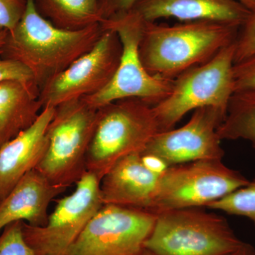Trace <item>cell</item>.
Wrapping results in <instances>:
<instances>
[{"label":"cell","mask_w":255,"mask_h":255,"mask_svg":"<svg viewBox=\"0 0 255 255\" xmlns=\"http://www.w3.org/2000/svg\"><path fill=\"white\" fill-rule=\"evenodd\" d=\"M157 214L104 204L67 255H133L144 248Z\"/></svg>","instance_id":"obj_10"},{"label":"cell","mask_w":255,"mask_h":255,"mask_svg":"<svg viewBox=\"0 0 255 255\" xmlns=\"http://www.w3.org/2000/svg\"><path fill=\"white\" fill-rule=\"evenodd\" d=\"M42 110L34 80L0 82V147L31 127Z\"/></svg>","instance_id":"obj_17"},{"label":"cell","mask_w":255,"mask_h":255,"mask_svg":"<svg viewBox=\"0 0 255 255\" xmlns=\"http://www.w3.org/2000/svg\"><path fill=\"white\" fill-rule=\"evenodd\" d=\"M221 140H248L255 149V90L236 92L217 130Z\"/></svg>","instance_id":"obj_19"},{"label":"cell","mask_w":255,"mask_h":255,"mask_svg":"<svg viewBox=\"0 0 255 255\" xmlns=\"http://www.w3.org/2000/svg\"><path fill=\"white\" fill-rule=\"evenodd\" d=\"M103 31L101 23L79 30L58 27L38 12L34 0H27L22 17L8 32L4 58L27 68L41 89L90 51Z\"/></svg>","instance_id":"obj_1"},{"label":"cell","mask_w":255,"mask_h":255,"mask_svg":"<svg viewBox=\"0 0 255 255\" xmlns=\"http://www.w3.org/2000/svg\"><path fill=\"white\" fill-rule=\"evenodd\" d=\"M65 189L53 185L36 169L30 171L0 201V233L11 223L24 222L43 226L48 218V208Z\"/></svg>","instance_id":"obj_16"},{"label":"cell","mask_w":255,"mask_h":255,"mask_svg":"<svg viewBox=\"0 0 255 255\" xmlns=\"http://www.w3.org/2000/svg\"><path fill=\"white\" fill-rule=\"evenodd\" d=\"M243 243L224 217L190 208L157 214L144 248L157 255H229Z\"/></svg>","instance_id":"obj_4"},{"label":"cell","mask_w":255,"mask_h":255,"mask_svg":"<svg viewBox=\"0 0 255 255\" xmlns=\"http://www.w3.org/2000/svg\"><path fill=\"white\" fill-rule=\"evenodd\" d=\"M249 182L239 171L227 167L222 159H202L170 166L160 174L149 211L157 215L172 210L207 207Z\"/></svg>","instance_id":"obj_8"},{"label":"cell","mask_w":255,"mask_h":255,"mask_svg":"<svg viewBox=\"0 0 255 255\" xmlns=\"http://www.w3.org/2000/svg\"><path fill=\"white\" fill-rule=\"evenodd\" d=\"M27 0H0V29L11 31L22 17Z\"/></svg>","instance_id":"obj_25"},{"label":"cell","mask_w":255,"mask_h":255,"mask_svg":"<svg viewBox=\"0 0 255 255\" xmlns=\"http://www.w3.org/2000/svg\"><path fill=\"white\" fill-rule=\"evenodd\" d=\"M100 178L87 172L75 190L57 200L43 226L23 222V233L36 255H67L87 223L104 205Z\"/></svg>","instance_id":"obj_9"},{"label":"cell","mask_w":255,"mask_h":255,"mask_svg":"<svg viewBox=\"0 0 255 255\" xmlns=\"http://www.w3.org/2000/svg\"><path fill=\"white\" fill-rule=\"evenodd\" d=\"M8 32L6 29H0V82L7 80H34L29 70L21 64L4 58Z\"/></svg>","instance_id":"obj_23"},{"label":"cell","mask_w":255,"mask_h":255,"mask_svg":"<svg viewBox=\"0 0 255 255\" xmlns=\"http://www.w3.org/2000/svg\"><path fill=\"white\" fill-rule=\"evenodd\" d=\"M226 116V112L216 107L197 109L185 125L157 132L140 154L155 156L167 167L202 159H223L225 151L217 130Z\"/></svg>","instance_id":"obj_12"},{"label":"cell","mask_w":255,"mask_h":255,"mask_svg":"<svg viewBox=\"0 0 255 255\" xmlns=\"http://www.w3.org/2000/svg\"><path fill=\"white\" fill-rule=\"evenodd\" d=\"M131 11L149 22L174 18L182 22L209 20L238 26L251 14L236 0H140Z\"/></svg>","instance_id":"obj_15"},{"label":"cell","mask_w":255,"mask_h":255,"mask_svg":"<svg viewBox=\"0 0 255 255\" xmlns=\"http://www.w3.org/2000/svg\"><path fill=\"white\" fill-rule=\"evenodd\" d=\"M240 26L209 20L144 23L139 54L150 75L174 80L235 42Z\"/></svg>","instance_id":"obj_2"},{"label":"cell","mask_w":255,"mask_h":255,"mask_svg":"<svg viewBox=\"0 0 255 255\" xmlns=\"http://www.w3.org/2000/svg\"><path fill=\"white\" fill-rule=\"evenodd\" d=\"M159 132L153 107L144 101L124 99L101 107L87 152V172L102 179L120 159L141 153Z\"/></svg>","instance_id":"obj_3"},{"label":"cell","mask_w":255,"mask_h":255,"mask_svg":"<svg viewBox=\"0 0 255 255\" xmlns=\"http://www.w3.org/2000/svg\"><path fill=\"white\" fill-rule=\"evenodd\" d=\"M97 119V110L82 100L55 107L47 131L46 150L35 169L65 190L76 184L87 172V152Z\"/></svg>","instance_id":"obj_5"},{"label":"cell","mask_w":255,"mask_h":255,"mask_svg":"<svg viewBox=\"0 0 255 255\" xmlns=\"http://www.w3.org/2000/svg\"><path fill=\"white\" fill-rule=\"evenodd\" d=\"M235 47L234 63L255 53V11L240 26Z\"/></svg>","instance_id":"obj_22"},{"label":"cell","mask_w":255,"mask_h":255,"mask_svg":"<svg viewBox=\"0 0 255 255\" xmlns=\"http://www.w3.org/2000/svg\"><path fill=\"white\" fill-rule=\"evenodd\" d=\"M34 2L43 17L64 29H82L101 22V0H34Z\"/></svg>","instance_id":"obj_18"},{"label":"cell","mask_w":255,"mask_h":255,"mask_svg":"<svg viewBox=\"0 0 255 255\" xmlns=\"http://www.w3.org/2000/svg\"><path fill=\"white\" fill-rule=\"evenodd\" d=\"M235 42L209 61L184 72L174 80L168 96L153 106L159 132L173 129L186 114L213 107L227 113L234 90Z\"/></svg>","instance_id":"obj_6"},{"label":"cell","mask_w":255,"mask_h":255,"mask_svg":"<svg viewBox=\"0 0 255 255\" xmlns=\"http://www.w3.org/2000/svg\"><path fill=\"white\" fill-rule=\"evenodd\" d=\"M133 255H155V253H152V252L148 251V250L145 249V248H143L141 251L137 253V254H135Z\"/></svg>","instance_id":"obj_29"},{"label":"cell","mask_w":255,"mask_h":255,"mask_svg":"<svg viewBox=\"0 0 255 255\" xmlns=\"http://www.w3.org/2000/svg\"><path fill=\"white\" fill-rule=\"evenodd\" d=\"M145 21L133 11L101 22L102 27L118 34L122 53L110 83L98 93L81 99L95 110L115 101L136 98L155 106L168 96L174 80L150 75L142 65L139 45Z\"/></svg>","instance_id":"obj_7"},{"label":"cell","mask_w":255,"mask_h":255,"mask_svg":"<svg viewBox=\"0 0 255 255\" xmlns=\"http://www.w3.org/2000/svg\"><path fill=\"white\" fill-rule=\"evenodd\" d=\"M103 29L90 51L40 89L43 109L95 95L110 83L118 68L122 46L115 31Z\"/></svg>","instance_id":"obj_11"},{"label":"cell","mask_w":255,"mask_h":255,"mask_svg":"<svg viewBox=\"0 0 255 255\" xmlns=\"http://www.w3.org/2000/svg\"><path fill=\"white\" fill-rule=\"evenodd\" d=\"M139 1L140 0H101V22L127 14Z\"/></svg>","instance_id":"obj_26"},{"label":"cell","mask_w":255,"mask_h":255,"mask_svg":"<svg viewBox=\"0 0 255 255\" xmlns=\"http://www.w3.org/2000/svg\"><path fill=\"white\" fill-rule=\"evenodd\" d=\"M207 208L248 218L255 226V178L244 187L211 203Z\"/></svg>","instance_id":"obj_20"},{"label":"cell","mask_w":255,"mask_h":255,"mask_svg":"<svg viewBox=\"0 0 255 255\" xmlns=\"http://www.w3.org/2000/svg\"><path fill=\"white\" fill-rule=\"evenodd\" d=\"M238 2L241 3L242 5L247 8L251 12L255 11V0H236Z\"/></svg>","instance_id":"obj_28"},{"label":"cell","mask_w":255,"mask_h":255,"mask_svg":"<svg viewBox=\"0 0 255 255\" xmlns=\"http://www.w3.org/2000/svg\"><path fill=\"white\" fill-rule=\"evenodd\" d=\"M233 79L235 92L255 90V53L234 63Z\"/></svg>","instance_id":"obj_24"},{"label":"cell","mask_w":255,"mask_h":255,"mask_svg":"<svg viewBox=\"0 0 255 255\" xmlns=\"http://www.w3.org/2000/svg\"><path fill=\"white\" fill-rule=\"evenodd\" d=\"M160 174L145 165L140 153L118 161L101 179L103 204L149 211L155 199Z\"/></svg>","instance_id":"obj_13"},{"label":"cell","mask_w":255,"mask_h":255,"mask_svg":"<svg viewBox=\"0 0 255 255\" xmlns=\"http://www.w3.org/2000/svg\"><path fill=\"white\" fill-rule=\"evenodd\" d=\"M229 255H255V248L249 243L243 242L238 249Z\"/></svg>","instance_id":"obj_27"},{"label":"cell","mask_w":255,"mask_h":255,"mask_svg":"<svg viewBox=\"0 0 255 255\" xmlns=\"http://www.w3.org/2000/svg\"><path fill=\"white\" fill-rule=\"evenodd\" d=\"M55 110L45 107L31 127L0 147V201L25 174L36 168L46 150L47 131Z\"/></svg>","instance_id":"obj_14"},{"label":"cell","mask_w":255,"mask_h":255,"mask_svg":"<svg viewBox=\"0 0 255 255\" xmlns=\"http://www.w3.org/2000/svg\"><path fill=\"white\" fill-rule=\"evenodd\" d=\"M0 255H36L23 233V222L8 225L0 233Z\"/></svg>","instance_id":"obj_21"}]
</instances>
